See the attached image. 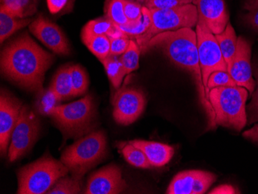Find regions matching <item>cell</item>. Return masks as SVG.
I'll return each mask as SVG.
<instances>
[{"label": "cell", "instance_id": "cell-41", "mask_svg": "<svg viewBox=\"0 0 258 194\" xmlns=\"http://www.w3.org/2000/svg\"><path fill=\"white\" fill-rule=\"evenodd\" d=\"M133 1H135V0H133ZM145 1H146V2H148V1H149V0H145Z\"/></svg>", "mask_w": 258, "mask_h": 194}, {"label": "cell", "instance_id": "cell-16", "mask_svg": "<svg viewBox=\"0 0 258 194\" xmlns=\"http://www.w3.org/2000/svg\"><path fill=\"white\" fill-rule=\"evenodd\" d=\"M129 143L146 154L152 167L165 166L173 157L174 149L167 144L146 140H133Z\"/></svg>", "mask_w": 258, "mask_h": 194}, {"label": "cell", "instance_id": "cell-14", "mask_svg": "<svg viewBox=\"0 0 258 194\" xmlns=\"http://www.w3.org/2000/svg\"><path fill=\"white\" fill-rule=\"evenodd\" d=\"M250 58V43L244 37H238L235 54L228 69V73L237 86L243 87L252 95L256 87V81L253 78Z\"/></svg>", "mask_w": 258, "mask_h": 194}, {"label": "cell", "instance_id": "cell-40", "mask_svg": "<svg viewBox=\"0 0 258 194\" xmlns=\"http://www.w3.org/2000/svg\"><path fill=\"white\" fill-rule=\"evenodd\" d=\"M258 7V0H245V10H250L251 9Z\"/></svg>", "mask_w": 258, "mask_h": 194}, {"label": "cell", "instance_id": "cell-24", "mask_svg": "<svg viewBox=\"0 0 258 194\" xmlns=\"http://www.w3.org/2000/svg\"><path fill=\"white\" fill-rule=\"evenodd\" d=\"M151 23H152V17H151L150 10L146 7H143V15L139 20L117 27L127 37L136 38L143 35L149 30Z\"/></svg>", "mask_w": 258, "mask_h": 194}, {"label": "cell", "instance_id": "cell-10", "mask_svg": "<svg viewBox=\"0 0 258 194\" xmlns=\"http://www.w3.org/2000/svg\"><path fill=\"white\" fill-rule=\"evenodd\" d=\"M113 117L118 124L128 125L143 114L146 98L141 89L131 87L118 88L112 99Z\"/></svg>", "mask_w": 258, "mask_h": 194}, {"label": "cell", "instance_id": "cell-8", "mask_svg": "<svg viewBox=\"0 0 258 194\" xmlns=\"http://www.w3.org/2000/svg\"><path fill=\"white\" fill-rule=\"evenodd\" d=\"M197 47L204 85L207 88L209 77L217 71L228 72L227 64L215 35L199 17L197 24Z\"/></svg>", "mask_w": 258, "mask_h": 194}, {"label": "cell", "instance_id": "cell-27", "mask_svg": "<svg viewBox=\"0 0 258 194\" xmlns=\"http://www.w3.org/2000/svg\"><path fill=\"white\" fill-rule=\"evenodd\" d=\"M104 12L105 17H108L116 27L128 24L124 14V0H108Z\"/></svg>", "mask_w": 258, "mask_h": 194}, {"label": "cell", "instance_id": "cell-12", "mask_svg": "<svg viewBox=\"0 0 258 194\" xmlns=\"http://www.w3.org/2000/svg\"><path fill=\"white\" fill-rule=\"evenodd\" d=\"M23 103L20 100L2 90L0 95V152L7 156L12 133L18 121Z\"/></svg>", "mask_w": 258, "mask_h": 194}, {"label": "cell", "instance_id": "cell-34", "mask_svg": "<svg viewBox=\"0 0 258 194\" xmlns=\"http://www.w3.org/2000/svg\"><path fill=\"white\" fill-rule=\"evenodd\" d=\"M194 0H149L146 7L152 9H169L191 4Z\"/></svg>", "mask_w": 258, "mask_h": 194}, {"label": "cell", "instance_id": "cell-15", "mask_svg": "<svg viewBox=\"0 0 258 194\" xmlns=\"http://www.w3.org/2000/svg\"><path fill=\"white\" fill-rule=\"evenodd\" d=\"M192 4L197 7L199 17L214 35L225 30L229 14L224 0H194Z\"/></svg>", "mask_w": 258, "mask_h": 194}, {"label": "cell", "instance_id": "cell-25", "mask_svg": "<svg viewBox=\"0 0 258 194\" xmlns=\"http://www.w3.org/2000/svg\"><path fill=\"white\" fill-rule=\"evenodd\" d=\"M118 148L126 161L133 166L143 169H149L152 167L146 154L129 142L121 143Z\"/></svg>", "mask_w": 258, "mask_h": 194}, {"label": "cell", "instance_id": "cell-19", "mask_svg": "<svg viewBox=\"0 0 258 194\" xmlns=\"http://www.w3.org/2000/svg\"><path fill=\"white\" fill-rule=\"evenodd\" d=\"M216 39L218 42L222 54L227 64V70L231 65L233 56L237 49V37L235 30L230 23L227 24L225 30L219 34H215Z\"/></svg>", "mask_w": 258, "mask_h": 194}, {"label": "cell", "instance_id": "cell-33", "mask_svg": "<svg viewBox=\"0 0 258 194\" xmlns=\"http://www.w3.org/2000/svg\"><path fill=\"white\" fill-rule=\"evenodd\" d=\"M110 54L121 56L127 50L130 44V39L125 34L117 36V37H110Z\"/></svg>", "mask_w": 258, "mask_h": 194}, {"label": "cell", "instance_id": "cell-31", "mask_svg": "<svg viewBox=\"0 0 258 194\" xmlns=\"http://www.w3.org/2000/svg\"><path fill=\"white\" fill-rule=\"evenodd\" d=\"M235 86H237V84L234 82V80L232 78L228 72H222V71H217V72H213L209 77L207 87L206 88L207 98L209 100V93H210V90L213 89V88H219V87Z\"/></svg>", "mask_w": 258, "mask_h": 194}, {"label": "cell", "instance_id": "cell-29", "mask_svg": "<svg viewBox=\"0 0 258 194\" xmlns=\"http://www.w3.org/2000/svg\"><path fill=\"white\" fill-rule=\"evenodd\" d=\"M71 75L75 97L85 95L89 85V79L86 71L80 65H72Z\"/></svg>", "mask_w": 258, "mask_h": 194}, {"label": "cell", "instance_id": "cell-20", "mask_svg": "<svg viewBox=\"0 0 258 194\" xmlns=\"http://www.w3.org/2000/svg\"><path fill=\"white\" fill-rule=\"evenodd\" d=\"M199 170H185L178 173L171 181L168 194H192Z\"/></svg>", "mask_w": 258, "mask_h": 194}, {"label": "cell", "instance_id": "cell-18", "mask_svg": "<svg viewBox=\"0 0 258 194\" xmlns=\"http://www.w3.org/2000/svg\"><path fill=\"white\" fill-rule=\"evenodd\" d=\"M31 19L20 18L0 7V42L1 44L15 32L30 25Z\"/></svg>", "mask_w": 258, "mask_h": 194}, {"label": "cell", "instance_id": "cell-6", "mask_svg": "<svg viewBox=\"0 0 258 194\" xmlns=\"http://www.w3.org/2000/svg\"><path fill=\"white\" fill-rule=\"evenodd\" d=\"M47 114L67 139L83 137L91 133L96 118L95 105L90 95L72 103L52 107Z\"/></svg>", "mask_w": 258, "mask_h": 194}, {"label": "cell", "instance_id": "cell-32", "mask_svg": "<svg viewBox=\"0 0 258 194\" xmlns=\"http://www.w3.org/2000/svg\"><path fill=\"white\" fill-rule=\"evenodd\" d=\"M253 75L256 79V89L252 94V99L247 106L249 124L258 121V60L253 63Z\"/></svg>", "mask_w": 258, "mask_h": 194}, {"label": "cell", "instance_id": "cell-1", "mask_svg": "<svg viewBox=\"0 0 258 194\" xmlns=\"http://www.w3.org/2000/svg\"><path fill=\"white\" fill-rule=\"evenodd\" d=\"M53 55L37 44L28 33L7 44L1 53V70L6 78L30 91L42 92L45 74Z\"/></svg>", "mask_w": 258, "mask_h": 194}, {"label": "cell", "instance_id": "cell-11", "mask_svg": "<svg viewBox=\"0 0 258 194\" xmlns=\"http://www.w3.org/2000/svg\"><path fill=\"white\" fill-rule=\"evenodd\" d=\"M30 33L56 54L69 55L71 47L68 38L56 24L40 15L29 26Z\"/></svg>", "mask_w": 258, "mask_h": 194}, {"label": "cell", "instance_id": "cell-2", "mask_svg": "<svg viewBox=\"0 0 258 194\" xmlns=\"http://www.w3.org/2000/svg\"><path fill=\"white\" fill-rule=\"evenodd\" d=\"M153 47L160 49L172 63L192 75L197 87L201 105L208 118V128L214 130L217 128L215 113L207 98L203 81L197 47V33L192 28L185 27L159 33L149 40L145 51Z\"/></svg>", "mask_w": 258, "mask_h": 194}, {"label": "cell", "instance_id": "cell-17", "mask_svg": "<svg viewBox=\"0 0 258 194\" xmlns=\"http://www.w3.org/2000/svg\"><path fill=\"white\" fill-rule=\"evenodd\" d=\"M49 90L56 98V101H65L68 98L75 97L71 75V66L65 65L57 71L52 80Z\"/></svg>", "mask_w": 258, "mask_h": 194}, {"label": "cell", "instance_id": "cell-26", "mask_svg": "<svg viewBox=\"0 0 258 194\" xmlns=\"http://www.w3.org/2000/svg\"><path fill=\"white\" fill-rule=\"evenodd\" d=\"M117 28L108 17L91 20L84 27L81 34L86 35H109Z\"/></svg>", "mask_w": 258, "mask_h": 194}, {"label": "cell", "instance_id": "cell-3", "mask_svg": "<svg viewBox=\"0 0 258 194\" xmlns=\"http://www.w3.org/2000/svg\"><path fill=\"white\" fill-rule=\"evenodd\" d=\"M247 89L243 87H219L210 90L209 100L215 113L216 125L241 131L247 124Z\"/></svg>", "mask_w": 258, "mask_h": 194}, {"label": "cell", "instance_id": "cell-23", "mask_svg": "<svg viewBox=\"0 0 258 194\" xmlns=\"http://www.w3.org/2000/svg\"><path fill=\"white\" fill-rule=\"evenodd\" d=\"M108 79L116 89H118L126 75L125 69L121 63L120 56L109 54L101 61Z\"/></svg>", "mask_w": 258, "mask_h": 194}, {"label": "cell", "instance_id": "cell-36", "mask_svg": "<svg viewBox=\"0 0 258 194\" xmlns=\"http://www.w3.org/2000/svg\"><path fill=\"white\" fill-rule=\"evenodd\" d=\"M243 20L245 24L258 33V7L248 10V13L243 16Z\"/></svg>", "mask_w": 258, "mask_h": 194}, {"label": "cell", "instance_id": "cell-30", "mask_svg": "<svg viewBox=\"0 0 258 194\" xmlns=\"http://www.w3.org/2000/svg\"><path fill=\"white\" fill-rule=\"evenodd\" d=\"M141 48L137 42L130 40V44L126 51L120 56L121 63L125 69L126 75L137 70L139 67Z\"/></svg>", "mask_w": 258, "mask_h": 194}, {"label": "cell", "instance_id": "cell-7", "mask_svg": "<svg viewBox=\"0 0 258 194\" xmlns=\"http://www.w3.org/2000/svg\"><path fill=\"white\" fill-rule=\"evenodd\" d=\"M150 13V27L143 35L136 37L138 44L143 51H145L149 40L159 33L185 27L192 28L197 25L199 20L197 7L192 4L175 8L152 9Z\"/></svg>", "mask_w": 258, "mask_h": 194}, {"label": "cell", "instance_id": "cell-21", "mask_svg": "<svg viewBox=\"0 0 258 194\" xmlns=\"http://www.w3.org/2000/svg\"><path fill=\"white\" fill-rule=\"evenodd\" d=\"M81 38L88 50L95 55L100 61L104 60L110 54L111 43L108 36L81 34Z\"/></svg>", "mask_w": 258, "mask_h": 194}, {"label": "cell", "instance_id": "cell-38", "mask_svg": "<svg viewBox=\"0 0 258 194\" xmlns=\"http://www.w3.org/2000/svg\"><path fill=\"white\" fill-rule=\"evenodd\" d=\"M210 194H234L237 193V190L233 186L230 185H221L214 188L213 190L210 191Z\"/></svg>", "mask_w": 258, "mask_h": 194}, {"label": "cell", "instance_id": "cell-37", "mask_svg": "<svg viewBox=\"0 0 258 194\" xmlns=\"http://www.w3.org/2000/svg\"><path fill=\"white\" fill-rule=\"evenodd\" d=\"M46 2L50 12L56 14L63 10L68 3V0H46Z\"/></svg>", "mask_w": 258, "mask_h": 194}, {"label": "cell", "instance_id": "cell-35", "mask_svg": "<svg viewBox=\"0 0 258 194\" xmlns=\"http://www.w3.org/2000/svg\"><path fill=\"white\" fill-rule=\"evenodd\" d=\"M143 7L133 0H124V14L128 23L139 20L143 15Z\"/></svg>", "mask_w": 258, "mask_h": 194}, {"label": "cell", "instance_id": "cell-5", "mask_svg": "<svg viewBox=\"0 0 258 194\" xmlns=\"http://www.w3.org/2000/svg\"><path fill=\"white\" fill-rule=\"evenodd\" d=\"M70 171L60 160L46 154L33 163L19 169L18 194L47 193L56 181Z\"/></svg>", "mask_w": 258, "mask_h": 194}, {"label": "cell", "instance_id": "cell-9", "mask_svg": "<svg viewBox=\"0 0 258 194\" xmlns=\"http://www.w3.org/2000/svg\"><path fill=\"white\" fill-rule=\"evenodd\" d=\"M38 118L28 107L23 106L18 121L12 133L8 157L11 163L25 156L37 142L40 134Z\"/></svg>", "mask_w": 258, "mask_h": 194}, {"label": "cell", "instance_id": "cell-13", "mask_svg": "<svg viewBox=\"0 0 258 194\" xmlns=\"http://www.w3.org/2000/svg\"><path fill=\"white\" fill-rule=\"evenodd\" d=\"M127 186L121 169L115 165H108L90 176L84 193L118 194Z\"/></svg>", "mask_w": 258, "mask_h": 194}, {"label": "cell", "instance_id": "cell-22", "mask_svg": "<svg viewBox=\"0 0 258 194\" xmlns=\"http://www.w3.org/2000/svg\"><path fill=\"white\" fill-rule=\"evenodd\" d=\"M38 2L39 0H1V7L16 17L27 18L37 12Z\"/></svg>", "mask_w": 258, "mask_h": 194}, {"label": "cell", "instance_id": "cell-4", "mask_svg": "<svg viewBox=\"0 0 258 194\" xmlns=\"http://www.w3.org/2000/svg\"><path fill=\"white\" fill-rule=\"evenodd\" d=\"M107 153L106 136L103 131L91 132L66 148L60 161L72 176L82 179L88 171L104 159Z\"/></svg>", "mask_w": 258, "mask_h": 194}, {"label": "cell", "instance_id": "cell-39", "mask_svg": "<svg viewBox=\"0 0 258 194\" xmlns=\"http://www.w3.org/2000/svg\"><path fill=\"white\" fill-rule=\"evenodd\" d=\"M243 136L247 140L258 143V124H256L250 130L245 131L243 133Z\"/></svg>", "mask_w": 258, "mask_h": 194}, {"label": "cell", "instance_id": "cell-28", "mask_svg": "<svg viewBox=\"0 0 258 194\" xmlns=\"http://www.w3.org/2000/svg\"><path fill=\"white\" fill-rule=\"evenodd\" d=\"M81 179L68 176V175L56 181L48 194H78L81 192Z\"/></svg>", "mask_w": 258, "mask_h": 194}]
</instances>
